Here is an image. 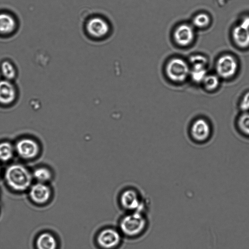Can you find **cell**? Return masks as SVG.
<instances>
[{
  "label": "cell",
  "instance_id": "6da1fadb",
  "mask_svg": "<svg viewBox=\"0 0 249 249\" xmlns=\"http://www.w3.org/2000/svg\"><path fill=\"white\" fill-rule=\"evenodd\" d=\"M82 26L85 36L93 41L107 40L113 32L112 22L106 16L101 13H91L86 16Z\"/></svg>",
  "mask_w": 249,
  "mask_h": 249
},
{
  "label": "cell",
  "instance_id": "7a4b0ae2",
  "mask_svg": "<svg viewBox=\"0 0 249 249\" xmlns=\"http://www.w3.org/2000/svg\"><path fill=\"white\" fill-rule=\"evenodd\" d=\"M4 178L10 188L17 192H23L30 188L33 177L32 173L24 165L13 163L6 168Z\"/></svg>",
  "mask_w": 249,
  "mask_h": 249
},
{
  "label": "cell",
  "instance_id": "3957f363",
  "mask_svg": "<svg viewBox=\"0 0 249 249\" xmlns=\"http://www.w3.org/2000/svg\"><path fill=\"white\" fill-rule=\"evenodd\" d=\"M213 133L212 121L206 116L198 115L189 122L187 134L190 140L196 144L202 145L209 142Z\"/></svg>",
  "mask_w": 249,
  "mask_h": 249
},
{
  "label": "cell",
  "instance_id": "277c9868",
  "mask_svg": "<svg viewBox=\"0 0 249 249\" xmlns=\"http://www.w3.org/2000/svg\"><path fill=\"white\" fill-rule=\"evenodd\" d=\"M147 225V220L142 213L133 212L124 216L120 222L122 232L128 236H135L142 232Z\"/></svg>",
  "mask_w": 249,
  "mask_h": 249
},
{
  "label": "cell",
  "instance_id": "5b68a950",
  "mask_svg": "<svg viewBox=\"0 0 249 249\" xmlns=\"http://www.w3.org/2000/svg\"><path fill=\"white\" fill-rule=\"evenodd\" d=\"M168 77L176 82L185 80L190 73V68L187 63L180 58H173L167 63L165 68Z\"/></svg>",
  "mask_w": 249,
  "mask_h": 249
},
{
  "label": "cell",
  "instance_id": "8992f818",
  "mask_svg": "<svg viewBox=\"0 0 249 249\" xmlns=\"http://www.w3.org/2000/svg\"><path fill=\"white\" fill-rule=\"evenodd\" d=\"M120 201L123 208L126 210L142 213L145 204L139 192L132 187L124 189L121 193Z\"/></svg>",
  "mask_w": 249,
  "mask_h": 249
},
{
  "label": "cell",
  "instance_id": "52a82bcc",
  "mask_svg": "<svg viewBox=\"0 0 249 249\" xmlns=\"http://www.w3.org/2000/svg\"><path fill=\"white\" fill-rule=\"evenodd\" d=\"M15 146V152L21 159L31 160L35 158L40 152V146L35 140L23 138L18 140Z\"/></svg>",
  "mask_w": 249,
  "mask_h": 249
},
{
  "label": "cell",
  "instance_id": "ba28073f",
  "mask_svg": "<svg viewBox=\"0 0 249 249\" xmlns=\"http://www.w3.org/2000/svg\"><path fill=\"white\" fill-rule=\"evenodd\" d=\"M216 71L219 77L229 78L237 72L238 64L235 57L231 54H224L217 59Z\"/></svg>",
  "mask_w": 249,
  "mask_h": 249
},
{
  "label": "cell",
  "instance_id": "9c48e42d",
  "mask_svg": "<svg viewBox=\"0 0 249 249\" xmlns=\"http://www.w3.org/2000/svg\"><path fill=\"white\" fill-rule=\"evenodd\" d=\"M96 239L100 247L104 249H111L119 244L121 236L117 230L112 228H107L98 233Z\"/></svg>",
  "mask_w": 249,
  "mask_h": 249
},
{
  "label": "cell",
  "instance_id": "30bf717a",
  "mask_svg": "<svg viewBox=\"0 0 249 249\" xmlns=\"http://www.w3.org/2000/svg\"><path fill=\"white\" fill-rule=\"evenodd\" d=\"M52 189L47 183L36 182L29 188V195L31 199L38 204L47 202L51 197Z\"/></svg>",
  "mask_w": 249,
  "mask_h": 249
},
{
  "label": "cell",
  "instance_id": "8fae6325",
  "mask_svg": "<svg viewBox=\"0 0 249 249\" xmlns=\"http://www.w3.org/2000/svg\"><path fill=\"white\" fill-rule=\"evenodd\" d=\"M195 37L194 29L192 25L183 23L178 25L174 32V39L177 44L187 46L191 44Z\"/></svg>",
  "mask_w": 249,
  "mask_h": 249
},
{
  "label": "cell",
  "instance_id": "7c38bea8",
  "mask_svg": "<svg viewBox=\"0 0 249 249\" xmlns=\"http://www.w3.org/2000/svg\"><path fill=\"white\" fill-rule=\"evenodd\" d=\"M17 96L15 85L12 81L0 80V104L9 105L15 102Z\"/></svg>",
  "mask_w": 249,
  "mask_h": 249
},
{
  "label": "cell",
  "instance_id": "4fadbf2b",
  "mask_svg": "<svg viewBox=\"0 0 249 249\" xmlns=\"http://www.w3.org/2000/svg\"><path fill=\"white\" fill-rule=\"evenodd\" d=\"M17 26V20L12 14L6 11L0 12V35L12 34L16 31Z\"/></svg>",
  "mask_w": 249,
  "mask_h": 249
},
{
  "label": "cell",
  "instance_id": "5bb4252c",
  "mask_svg": "<svg viewBox=\"0 0 249 249\" xmlns=\"http://www.w3.org/2000/svg\"><path fill=\"white\" fill-rule=\"evenodd\" d=\"M233 40L238 47L243 49L249 48V29L238 25L232 30Z\"/></svg>",
  "mask_w": 249,
  "mask_h": 249
},
{
  "label": "cell",
  "instance_id": "9a60e30c",
  "mask_svg": "<svg viewBox=\"0 0 249 249\" xmlns=\"http://www.w3.org/2000/svg\"><path fill=\"white\" fill-rule=\"evenodd\" d=\"M234 127L240 134L249 137V111L239 112L234 120Z\"/></svg>",
  "mask_w": 249,
  "mask_h": 249
},
{
  "label": "cell",
  "instance_id": "2e32d148",
  "mask_svg": "<svg viewBox=\"0 0 249 249\" xmlns=\"http://www.w3.org/2000/svg\"><path fill=\"white\" fill-rule=\"evenodd\" d=\"M36 246L37 249H56L57 243L53 235L49 232H44L37 238Z\"/></svg>",
  "mask_w": 249,
  "mask_h": 249
},
{
  "label": "cell",
  "instance_id": "e0dca14e",
  "mask_svg": "<svg viewBox=\"0 0 249 249\" xmlns=\"http://www.w3.org/2000/svg\"><path fill=\"white\" fill-rule=\"evenodd\" d=\"M33 178L36 182L47 183L53 178V173L51 169L46 166H40L34 169L32 173Z\"/></svg>",
  "mask_w": 249,
  "mask_h": 249
},
{
  "label": "cell",
  "instance_id": "ac0fdd59",
  "mask_svg": "<svg viewBox=\"0 0 249 249\" xmlns=\"http://www.w3.org/2000/svg\"><path fill=\"white\" fill-rule=\"evenodd\" d=\"M0 73L3 79L13 81L17 76V70L14 64L10 60H4L0 64Z\"/></svg>",
  "mask_w": 249,
  "mask_h": 249
},
{
  "label": "cell",
  "instance_id": "d6986e66",
  "mask_svg": "<svg viewBox=\"0 0 249 249\" xmlns=\"http://www.w3.org/2000/svg\"><path fill=\"white\" fill-rule=\"evenodd\" d=\"M15 152V146L10 142H0V161L6 162L10 160L13 158Z\"/></svg>",
  "mask_w": 249,
  "mask_h": 249
},
{
  "label": "cell",
  "instance_id": "ffe728a7",
  "mask_svg": "<svg viewBox=\"0 0 249 249\" xmlns=\"http://www.w3.org/2000/svg\"><path fill=\"white\" fill-rule=\"evenodd\" d=\"M192 79L196 82H202L207 75L206 67L202 66H193L190 69Z\"/></svg>",
  "mask_w": 249,
  "mask_h": 249
},
{
  "label": "cell",
  "instance_id": "44dd1931",
  "mask_svg": "<svg viewBox=\"0 0 249 249\" xmlns=\"http://www.w3.org/2000/svg\"><path fill=\"white\" fill-rule=\"evenodd\" d=\"M202 82L207 90L213 91L219 85V76L215 74H207Z\"/></svg>",
  "mask_w": 249,
  "mask_h": 249
},
{
  "label": "cell",
  "instance_id": "7402d4cb",
  "mask_svg": "<svg viewBox=\"0 0 249 249\" xmlns=\"http://www.w3.org/2000/svg\"><path fill=\"white\" fill-rule=\"evenodd\" d=\"M211 18L206 13H199L196 15L193 19V24L197 28H204L209 25Z\"/></svg>",
  "mask_w": 249,
  "mask_h": 249
},
{
  "label": "cell",
  "instance_id": "603a6c76",
  "mask_svg": "<svg viewBox=\"0 0 249 249\" xmlns=\"http://www.w3.org/2000/svg\"><path fill=\"white\" fill-rule=\"evenodd\" d=\"M239 112L249 111V90L245 92L238 104Z\"/></svg>",
  "mask_w": 249,
  "mask_h": 249
},
{
  "label": "cell",
  "instance_id": "cb8c5ba5",
  "mask_svg": "<svg viewBox=\"0 0 249 249\" xmlns=\"http://www.w3.org/2000/svg\"><path fill=\"white\" fill-rule=\"evenodd\" d=\"M189 61L192 66H202L206 67L208 62L207 58L200 54H196L191 56Z\"/></svg>",
  "mask_w": 249,
  "mask_h": 249
},
{
  "label": "cell",
  "instance_id": "d4e9b609",
  "mask_svg": "<svg viewBox=\"0 0 249 249\" xmlns=\"http://www.w3.org/2000/svg\"><path fill=\"white\" fill-rule=\"evenodd\" d=\"M239 25L249 29V15L244 16L242 18Z\"/></svg>",
  "mask_w": 249,
  "mask_h": 249
},
{
  "label": "cell",
  "instance_id": "484cf974",
  "mask_svg": "<svg viewBox=\"0 0 249 249\" xmlns=\"http://www.w3.org/2000/svg\"></svg>",
  "mask_w": 249,
  "mask_h": 249
}]
</instances>
